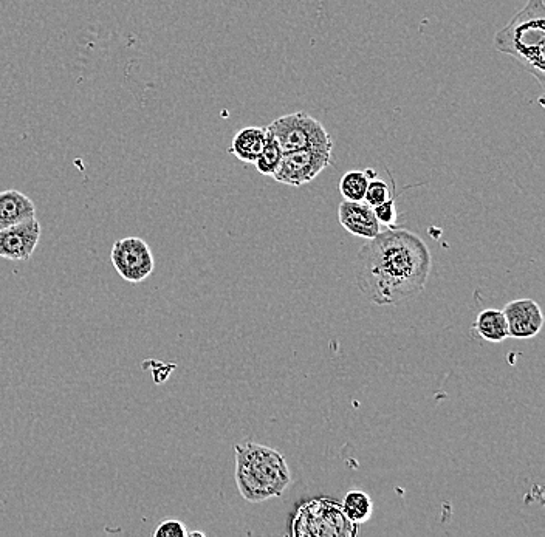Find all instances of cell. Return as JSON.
I'll use <instances>...</instances> for the list:
<instances>
[{"label": "cell", "instance_id": "obj_1", "mask_svg": "<svg viewBox=\"0 0 545 537\" xmlns=\"http://www.w3.org/2000/svg\"><path fill=\"white\" fill-rule=\"evenodd\" d=\"M431 268V251L422 237L389 228L361 248L355 278L367 301L397 305L425 290Z\"/></svg>", "mask_w": 545, "mask_h": 537}, {"label": "cell", "instance_id": "obj_2", "mask_svg": "<svg viewBox=\"0 0 545 537\" xmlns=\"http://www.w3.org/2000/svg\"><path fill=\"white\" fill-rule=\"evenodd\" d=\"M234 454L237 490L247 502L281 497L292 483L287 460L276 449L248 440L234 446Z\"/></svg>", "mask_w": 545, "mask_h": 537}, {"label": "cell", "instance_id": "obj_3", "mask_svg": "<svg viewBox=\"0 0 545 537\" xmlns=\"http://www.w3.org/2000/svg\"><path fill=\"white\" fill-rule=\"evenodd\" d=\"M494 48L511 56L522 69L532 73L545 89V4L527 0L522 10L494 35Z\"/></svg>", "mask_w": 545, "mask_h": 537}, {"label": "cell", "instance_id": "obj_4", "mask_svg": "<svg viewBox=\"0 0 545 537\" xmlns=\"http://www.w3.org/2000/svg\"><path fill=\"white\" fill-rule=\"evenodd\" d=\"M358 525L344 514L338 500L313 499L302 503L292 520L293 537H355Z\"/></svg>", "mask_w": 545, "mask_h": 537}, {"label": "cell", "instance_id": "obj_5", "mask_svg": "<svg viewBox=\"0 0 545 537\" xmlns=\"http://www.w3.org/2000/svg\"><path fill=\"white\" fill-rule=\"evenodd\" d=\"M265 129L275 137L284 154L307 148H333L332 137L323 123L306 112L288 113L271 121Z\"/></svg>", "mask_w": 545, "mask_h": 537}, {"label": "cell", "instance_id": "obj_6", "mask_svg": "<svg viewBox=\"0 0 545 537\" xmlns=\"http://www.w3.org/2000/svg\"><path fill=\"white\" fill-rule=\"evenodd\" d=\"M332 151L333 148H307L288 152L273 178L293 188L307 185L332 163Z\"/></svg>", "mask_w": 545, "mask_h": 537}, {"label": "cell", "instance_id": "obj_7", "mask_svg": "<svg viewBox=\"0 0 545 537\" xmlns=\"http://www.w3.org/2000/svg\"><path fill=\"white\" fill-rule=\"evenodd\" d=\"M110 259L120 278L131 284L146 281L155 270L151 247L140 237H124L117 240L110 253Z\"/></svg>", "mask_w": 545, "mask_h": 537}, {"label": "cell", "instance_id": "obj_8", "mask_svg": "<svg viewBox=\"0 0 545 537\" xmlns=\"http://www.w3.org/2000/svg\"><path fill=\"white\" fill-rule=\"evenodd\" d=\"M41 223L36 217L0 231V257L7 260H28L41 239Z\"/></svg>", "mask_w": 545, "mask_h": 537}, {"label": "cell", "instance_id": "obj_9", "mask_svg": "<svg viewBox=\"0 0 545 537\" xmlns=\"http://www.w3.org/2000/svg\"><path fill=\"white\" fill-rule=\"evenodd\" d=\"M502 312L507 319L510 338H535L544 327L542 308L533 299H518V301L508 302Z\"/></svg>", "mask_w": 545, "mask_h": 537}, {"label": "cell", "instance_id": "obj_10", "mask_svg": "<svg viewBox=\"0 0 545 537\" xmlns=\"http://www.w3.org/2000/svg\"><path fill=\"white\" fill-rule=\"evenodd\" d=\"M338 220L347 233L363 239H374L380 234L381 225L375 217L374 208L366 202H347L344 200L338 208Z\"/></svg>", "mask_w": 545, "mask_h": 537}, {"label": "cell", "instance_id": "obj_11", "mask_svg": "<svg viewBox=\"0 0 545 537\" xmlns=\"http://www.w3.org/2000/svg\"><path fill=\"white\" fill-rule=\"evenodd\" d=\"M36 216L33 200L16 189L0 192V231Z\"/></svg>", "mask_w": 545, "mask_h": 537}, {"label": "cell", "instance_id": "obj_12", "mask_svg": "<svg viewBox=\"0 0 545 537\" xmlns=\"http://www.w3.org/2000/svg\"><path fill=\"white\" fill-rule=\"evenodd\" d=\"M267 129L265 127H245L234 135L230 152L237 160L254 165L264 149Z\"/></svg>", "mask_w": 545, "mask_h": 537}, {"label": "cell", "instance_id": "obj_13", "mask_svg": "<svg viewBox=\"0 0 545 537\" xmlns=\"http://www.w3.org/2000/svg\"><path fill=\"white\" fill-rule=\"evenodd\" d=\"M474 330L479 333L480 338L485 339L488 343H502L505 339L510 338L504 312L496 310V308H488V310L480 312L474 322Z\"/></svg>", "mask_w": 545, "mask_h": 537}, {"label": "cell", "instance_id": "obj_14", "mask_svg": "<svg viewBox=\"0 0 545 537\" xmlns=\"http://www.w3.org/2000/svg\"><path fill=\"white\" fill-rule=\"evenodd\" d=\"M344 514L352 524L360 525L366 524L367 520L371 519L374 514V502H372L371 496L364 493V491H349L344 496L343 503Z\"/></svg>", "mask_w": 545, "mask_h": 537}, {"label": "cell", "instance_id": "obj_15", "mask_svg": "<svg viewBox=\"0 0 545 537\" xmlns=\"http://www.w3.org/2000/svg\"><path fill=\"white\" fill-rule=\"evenodd\" d=\"M378 177L375 169L367 171H349L343 175L340 182V192L347 202H364L369 180Z\"/></svg>", "mask_w": 545, "mask_h": 537}, {"label": "cell", "instance_id": "obj_16", "mask_svg": "<svg viewBox=\"0 0 545 537\" xmlns=\"http://www.w3.org/2000/svg\"><path fill=\"white\" fill-rule=\"evenodd\" d=\"M282 158H284V152H282L281 146H279L278 141L267 130L264 149H262L261 155H259L254 166H256V169L262 175L273 177L276 171H278L279 166H281Z\"/></svg>", "mask_w": 545, "mask_h": 537}, {"label": "cell", "instance_id": "obj_17", "mask_svg": "<svg viewBox=\"0 0 545 537\" xmlns=\"http://www.w3.org/2000/svg\"><path fill=\"white\" fill-rule=\"evenodd\" d=\"M389 199H392V194L388 183L384 182V180H381V178L378 177L369 180L366 195H364V202H366L367 205L374 208V206L380 205V203H384Z\"/></svg>", "mask_w": 545, "mask_h": 537}, {"label": "cell", "instance_id": "obj_18", "mask_svg": "<svg viewBox=\"0 0 545 537\" xmlns=\"http://www.w3.org/2000/svg\"><path fill=\"white\" fill-rule=\"evenodd\" d=\"M188 528L183 524L182 520L168 519L163 520L155 528L152 536L154 537H186Z\"/></svg>", "mask_w": 545, "mask_h": 537}, {"label": "cell", "instance_id": "obj_19", "mask_svg": "<svg viewBox=\"0 0 545 537\" xmlns=\"http://www.w3.org/2000/svg\"><path fill=\"white\" fill-rule=\"evenodd\" d=\"M374 213L380 225H394L395 220H397V208H395L394 199L386 200V202L374 206Z\"/></svg>", "mask_w": 545, "mask_h": 537}]
</instances>
